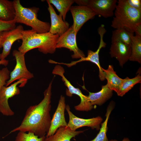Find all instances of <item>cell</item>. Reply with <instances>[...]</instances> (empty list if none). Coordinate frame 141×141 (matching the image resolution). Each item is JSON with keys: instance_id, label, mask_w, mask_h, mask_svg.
I'll use <instances>...</instances> for the list:
<instances>
[{"instance_id": "2", "label": "cell", "mask_w": 141, "mask_h": 141, "mask_svg": "<svg viewBox=\"0 0 141 141\" xmlns=\"http://www.w3.org/2000/svg\"><path fill=\"white\" fill-rule=\"evenodd\" d=\"M114 15L112 27L125 28L141 36V10L130 6L125 0H119Z\"/></svg>"}, {"instance_id": "25", "label": "cell", "mask_w": 141, "mask_h": 141, "mask_svg": "<svg viewBox=\"0 0 141 141\" xmlns=\"http://www.w3.org/2000/svg\"><path fill=\"white\" fill-rule=\"evenodd\" d=\"M56 8L65 21L67 13L70 10L72 5L74 2L73 0H47Z\"/></svg>"}, {"instance_id": "1", "label": "cell", "mask_w": 141, "mask_h": 141, "mask_svg": "<svg viewBox=\"0 0 141 141\" xmlns=\"http://www.w3.org/2000/svg\"><path fill=\"white\" fill-rule=\"evenodd\" d=\"M52 80L44 92V97L38 104L29 107L20 125L9 133L16 131L31 132L39 137L45 136L51 121L50 111Z\"/></svg>"}, {"instance_id": "13", "label": "cell", "mask_w": 141, "mask_h": 141, "mask_svg": "<svg viewBox=\"0 0 141 141\" xmlns=\"http://www.w3.org/2000/svg\"><path fill=\"white\" fill-rule=\"evenodd\" d=\"M116 0H88L87 5L96 15L107 18L113 16L117 5Z\"/></svg>"}, {"instance_id": "27", "label": "cell", "mask_w": 141, "mask_h": 141, "mask_svg": "<svg viewBox=\"0 0 141 141\" xmlns=\"http://www.w3.org/2000/svg\"><path fill=\"white\" fill-rule=\"evenodd\" d=\"M10 73L7 67L0 69V91L2 88L5 86L7 81L9 79Z\"/></svg>"}, {"instance_id": "17", "label": "cell", "mask_w": 141, "mask_h": 141, "mask_svg": "<svg viewBox=\"0 0 141 141\" xmlns=\"http://www.w3.org/2000/svg\"><path fill=\"white\" fill-rule=\"evenodd\" d=\"M85 130H73L68 126L58 128L53 134L46 137L44 141H70L72 139L83 133Z\"/></svg>"}, {"instance_id": "16", "label": "cell", "mask_w": 141, "mask_h": 141, "mask_svg": "<svg viewBox=\"0 0 141 141\" xmlns=\"http://www.w3.org/2000/svg\"><path fill=\"white\" fill-rule=\"evenodd\" d=\"M111 43L109 52L110 56L115 58L120 66L122 67L129 60L131 52V46L120 41Z\"/></svg>"}, {"instance_id": "4", "label": "cell", "mask_w": 141, "mask_h": 141, "mask_svg": "<svg viewBox=\"0 0 141 141\" xmlns=\"http://www.w3.org/2000/svg\"><path fill=\"white\" fill-rule=\"evenodd\" d=\"M13 1L15 11L14 20L16 23L23 24L31 27L32 30L38 33L49 32L50 27L49 23L42 21L37 18V13L39 9V8H26L22 6L19 0Z\"/></svg>"}, {"instance_id": "24", "label": "cell", "mask_w": 141, "mask_h": 141, "mask_svg": "<svg viewBox=\"0 0 141 141\" xmlns=\"http://www.w3.org/2000/svg\"><path fill=\"white\" fill-rule=\"evenodd\" d=\"M140 72L134 78L130 79L128 77L123 79V81L120 87L118 96H123L127 92L131 90L136 84L141 82Z\"/></svg>"}, {"instance_id": "12", "label": "cell", "mask_w": 141, "mask_h": 141, "mask_svg": "<svg viewBox=\"0 0 141 141\" xmlns=\"http://www.w3.org/2000/svg\"><path fill=\"white\" fill-rule=\"evenodd\" d=\"M24 30L22 26L19 25L14 29L2 32V46L3 49L0 54V60L5 59L9 55L12 45L15 41L22 39Z\"/></svg>"}, {"instance_id": "26", "label": "cell", "mask_w": 141, "mask_h": 141, "mask_svg": "<svg viewBox=\"0 0 141 141\" xmlns=\"http://www.w3.org/2000/svg\"><path fill=\"white\" fill-rule=\"evenodd\" d=\"M45 136L39 137L31 132L26 133L19 131L15 137V141H44Z\"/></svg>"}, {"instance_id": "21", "label": "cell", "mask_w": 141, "mask_h": 141, "mask_svg": "<svg viewBox=\"0 0 141 141\" xmlns=\"http://www.w3.org/2000/svg\"><path fill=\"white\" fill-rule=\"evenodd\" d=\"M114 102L112 101L108 106L105 116L106 117L105 121L101 124V126L99 131L96 137L93 140L90 141H109L107 136L108 127L107 124L110 115L114 108Z\"/></svg>"}, {"instance_id": "29", "label": "cell", "mask_w": 141, "mask_h": 141, "mask_svg": "<svg viewBox=\"0 0 141 141\" xmlns=\"http://www.w3.org/2000/svg\"><path fill=\"white\" fill-rule=\"evenodd\" d=\"M126 3L130 6L141 10V0H125Z\"/></svg>"}, {"instance_id": "7", "label": "cell", "mask_w": 141, "mask_h": 141, "mask_svg": "<svg viewBox=\"0 0 141 141\" xmlns=\"http://www.w3.org/2000/svg\"><path fill=\"white\" fill-rule=\"evenodd\" d=\"M97 31L100 36V40L99 46L96 51H93L91 50H88L87 56L86 57L81 58L77 61H72L69 63L59 62L58 64L65 65L68 67H70L80 62L85 61H90L95 64L98 67L99 70V77L101 80L103 81L105 80V79L103 70V68L101 67L99 62V53L101 49L106 46V44L104 42L103 38L104 35L107 31L104 25L103 24H101L98 28Z\"/></svg>"}, {"instance_id": "18", "label": "cell", "mask_w": 141, "mask_h": 141, "mask_svg": "<svg viewBox=\"0 0 141 141\" xmlns=\"http://www.w3.org/2000/svg\"><path fill=\"white\" fill-rule=\"evenodd\" d=\"M113 91L106 84L102 86L101 89L98 92L93 93L89 92L87 97L92 105L101 106L111 97Z\"/></svg>"}, {"instance_id": "6", "label": "cell", "mask_w": 141, "mask_h": 141, "mask_svg": "<svg viewBox=\"0 0 141 141\" xmlns=\"http://www.w3.org/2000/svg\"><path fill=\"white\" fill-rule=\"evenodd\" d=\"M27 80L21 79L17 81L8 86H3L0 91V112L3 115L11 116L14 114L11 109L8 103V100L20 93V90L17 86L20 87L24 86Z\"/></svg>"}, {"instance_id": "3", "label": "cell", "mask_w": 141, "mask_h": 141, "mask_svg": "<svg viewBox=\"0 0 141 141\" xmlns=\"http://www.w3.org/2000/svg\"><path fill=\"white\" fill-rule=\"evenodd\" d=\"M22 33V44L18 48L21 52L25 54L36 48L45 54H52L55 51L58 35L49 32L38 33L32 29L24 30Z\"/></svg>"}, {"instance_id": "33", "label": "cell", "mask_w": 141, "mask_h": 141, "mask_svg": "<svg viewBox=\"0 0 141 141\" xmlns=\"http://www.w3.org/2000/svg\"><path fill=\"white\" fill-rule=\"evenodd\" d=\"M2 32H0V48H2Z\"/></svg>"}, {"instance_id": "20", "label": "cell", "mask_w": 141, "mask_h": 141, "mask_svg": "<svg viewBox=\"0 0 141 141\" xmlns=\"http://www.w3.org/2000/svg\"><path fill=\"white\" fill-rule=\"evenodd\" d=\"M15 11L13 1L0 0V19L7 21L14 20Z\"/></svg>"}, {"instance_id": "15", "label": "cell", "mask_w": 141, "mask_h": 141, "mask_svg": "<svg viewBox=\"0 0 141 141\" xmlns=\"http://www.w3.org/2000/svg\"><path fill=\"white\" fill-rule=\"evenodd\" d=\"M46 1L48 5V9L50 14L51 22L49 32L60 36L68 30L69 24L63 20L61 14H56L52 5L47 0Z\"/></svg>"}, {"instance_id": "10", "label": "cell", "mask_w": 141, "mask_h": 141, "mask_svg": "<svg viewBox=\"0 0 141 141\" xmlns=\"http://www.w3.org/2000/svg\"><path fill=\"white\" fill-rule=\"evenodd\" d=\"M65 109L69 117L67 126L72 130L75 131L84 126L89 127L92 130L96 129L97 131L100 130V125L103 120L101 117L98 116L88 119L81 118L76 116L71 112L68 105H66Z\"/></svg>"}, {"instance_id": "5", "label": "cell", "mask_w": 141, "mask_h": 141, "mask_svg": "<svg viewBox=\"0 0 141 141\" xmlns=\"http://www.w3.org/2000/svg\"><path fill=\"white\" fill-rule=\"evenodd\" d=\"M64 70L61 66L57 65L54 68L52 73L55 75H59L62 77V81L65 85L67 87L66 94L69 97H71L75 94L79 96L80 99V102L78 105L75 106V109L77 111H88L91 110L93 108L87 96L85 95L78 88L73 86L67 79L64 75Z\"/></svg>"}, {"instance_id": "9", "label": "cell", "mask_w": 141, "mask_h": 141, "mask_svg": "<svg viewBox=\"0 0 141 141\" xmlns=\"http://www.w3.org/2000/svg\"><path fill=\"white\" fill-rule=\"evenodd\" d=\"M77 33L73 30L72 26L65 33L60 36L57 42L56 48H65L72 51L73 58H80L85 57L84 52L78 47L76 40Z\"/></svg>"}, {"instance_id": "28", "label": "cell", "mask_w": 141, "mask_h": 141, "mask_svg": "<svg viewBox=\"0 0 141 141\" xmlns=\"http://www.w3.org/2000/svg\"><path fill=\"white\" fill-rule=\"evenodd\" d=\"M16 23L14 20L7 21L0 19V32L9 31L15 28L16 27Z\"/></svg>"}, {"instance_id": "30", "label": "cell", "mask_w": 141, "mask_h": 141, "mask_svg": "<svg viewBox=\"0 0 141 141\" xmlns=\"http://www.w3.org/2000/svg\"><path fill=\"white\" fill-rule=\"evenodd\" d=\"M88 0H75L74 2L79 5L87 6Z\"/></svg>"}, {"instance_id": "8", "label": "cell", "mask_w": 141, "mask_h": 141, "mask_svg": "<svg viewBox=\"0 0 141 141\" xmlns=\"http://www.w3.org/2000/svg\"><path fill=\"white\" fill-rule=\"evenodd\" d=\"M25 54L18 50H14L13 55L16 61V64L13 70L10 73V78L7 81L5 86H8L17 80L31 79L34 77L33 74L27 69L25 63Z\"/></svg>"}, {"instance_id": "14", "label": "cell", "mask_w": 141, "mask_h": 141, "mask_svg": "<svg viewBox=\"0 0 141 141\" xmlns=\"http://www.w3.org/2000/svg\"><path fill=\"white\" fill-rule=\"evenodd\" d=\"M66 106L65 97L61 95L57 108L51 119L50 126L46 137L54 134L60 127L67 126L64 116Z\"/></svg>"}, {"instance_id": "23", "label": "cell", "mask_w": 141, "mask_h": 141, "mask_svg": "<svg viewBox=\"0 0 141 141\" xmlns=\"http://www.w3.org/2000/svg\"><path fill=\"white\" fill-rule=\"evenodd\" d=\"M131 54L129 60L141 63V36L135 35L132 38Z\"/></svg>"}, {"instance_id": "22", "label": "cell", "mask_w": 141, "mask_h": 141, "mask_svg": "<svg viewBox=\"0 0 141 141\" xmlns=\"http://www.w3.org/2000/svg\"><path fill=\"white\" fill-rule=\"evenodd\" d=\"M134 33L124 28L115 29L112 32L111 42L120 41L131 46L132 38Z\"/></svg>"}, {"instance_id": "32", "label": "cell", "mask_w": 141, "mask_h": 141, "mask_svg": "<svg viewBox=\"0 0 141 141\" xmlns=\"http://www.w3.org/2000/svg\"><path fill=\"white\" fill-rule=\"evenodd\" d=\"M109 141H119L116 139H111L109 140ZM122 141H131L128 138L125 137L124 138Z\"/></svg>"}, {"instance_id": "31", "label": "cell", "mask_w": 141, "mask_h": 141, "mask_svg": "<svg viewBox=\"0 0 141 141\" xmlns=\"http://www.w3.org/2000/svg\"><path fill=\"white\" fill-rule=\"evenodd\" d=\"M9 61L5 59L3 60H0V65H3L5 66H7L8 63Z\"/></svg>"}, {"instance_id": "11", "label": "cell", "mask_w": 141, "mask_h": 141, "mask_svg": "<svg viewBox=\"0 0 141 141\" xmlns=\"http://www.w3.org/2000/svg\"><path fill=\"white\" fill-rule=\"evenodd\" d=\"M70 10L73 20L72 26L77 33L86 22L96 15L93 11L88 6H72Z\"/></svg>"}, {"instance_id": "19", "label": "cell", "mask_w": 141, "mask_h": 141, "mask_svg": "<svg viewBox=\"0 0 141 141\" xmlns=\"http://www.w3.org/2000/svg\"><path fill=\"white\" fill-rule=\"evenodd\" d=\"M104 78L107 81V84L111 90L118 93L123 79L120 78L114 69L113 66L109 65L106 69L103 68Z\"/></svg>"}]
</instances>
